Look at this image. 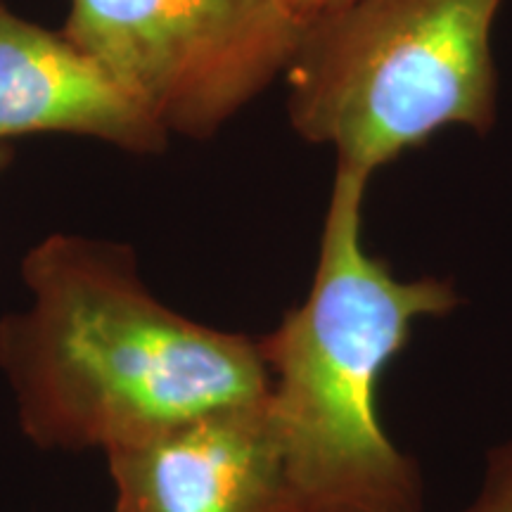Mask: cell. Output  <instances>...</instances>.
<instances>
[{
	"label": "cell",
	"mask_w": 512,
	"mask_h": 512,
	"mask_svg": "<svg viewBox=\"0 0 512 512\" xmlns=\"http://www.w3.org/2000/svg\"><path fill=\"white\" fill-rule=\"evenodd\" d=\"M503 0H349L313 19L287 67L304 140L368 178L446 126L496 121L491 31Z\"/></svg>",
	"instance_id": "cell-3"
},
{
	"label": "cell",
	"mask_w": 512,
	"mask_h": 512,
	"mask_svg": "<svg viewBox=\"0 0 512 512\" xmlns=\"http://www.w3.org/2000/svg\"><path fill=\"white\" fill-rule=\"evenodd\" d=\"M460 512H512V437L486 456L482 484Z\"/></svg>",
	"instance_id": "cell-7"
},
{
	"label": "cell",
	"mask_w": 512,
	"mask_h": 512,
	"mask_svg": "<svg viewBox=\"0 0 512 512\" xmlns=\"http://www.w3.org/2000/svg\"><path fill=\"white\" fill-rule=\"evenodd\" d=\"M62 34L169 138L219 133L287 72L309 22L290 0H67Z\"/></svg>",
	"instance_id": "cell-4"
},
{
	"label": "cell",
	"mask_w": 512,
	"mask_h": 512,
	"mask_svg": "<svg viewBox=\"0 0 512 512\" xmlns=\"http://www.w3.org/2000/svg\"><path fill=\"white\" fill-rule=\"evenodd\" d=\"M117 512H302L266 399L105 453Z\"/></svg>",
	"instance_id": "cell-5"
},
{
	"label": "cell",
	"mask_w": 512,
	"mask_h": 512,
	"mask_svg": "<svg viewBox=\"0 0 512 512\" xmlns=\"http://www.w3.org/2000/svg\"><path fill=\"white\" fill-rule=\"evenodd\" d=\"M79 136L159 155L169 136L91 55L0 0V143Z\"/></svg>",
	"instance_id": "cell-6"
},
{
	"label": "cell",
	"mask_w": 512,
	"mask_h": 512,
	"mask_svg": "<svg viewBox=\"0 0 512 512\" xmlns=\"http://www.w3.org/2000/svg\"><path fill=\"white\" fill-rule=\"evenodd\" d=\"M290 3L299 10V15H302L306 22H313V19L328 15V12L347 5L349 0H290Z\"/></svg>",
	"instance_id": "cell-8"
},
{
	"label": "cell",
	"mask_w": 512,
	"mask_h": 512,
	"mask_svg": "<svg viewBox=\"0 0 512 512\" xmlns=\"http://www.w3.org/2000/svg\"><path fill=\"white\" fill-rule=\"evenodd\" d=\"M22 280L29 306L0 318V370L38 448L107 453L266 399L259 337L166 306L133 247L53 233L24 254Z\"/></svg>",
	"instance_id": "cell-1"
},
{
	"label": "cell",
	"mask_w": 512,
	"mask_h": 512,
	"mask_svg": "<svg viewBox=\"0 0 512 512\" xmlns=\"http://www.w3.org/2000/svg\"><path fill=\"white\" fill-rule=\"evenodd\" d=\"M12 159H15V152H12V147L8 143H0V176L5 174V169L12 164Z\"/></svg>",
	"instance_id": "cell-9"
},
{
	"label": "cell",
	"mask_w": 512,
	"mask_h": 512,
	"mask_svg": "<svg viewBox=\"0 0 512 512\" xmlns=\"http://www.w3.org/2000/svg\"><path fill=\"white\" fill-rule=\"evenodd\" d=\"M368 178L337 166L311 290L259 337L266 415L302 512H425V484L380 418V382L453 283L401 280L363 245Z\"/></svg>",
	"instance_id": "cell-2"
}]
</instances>
